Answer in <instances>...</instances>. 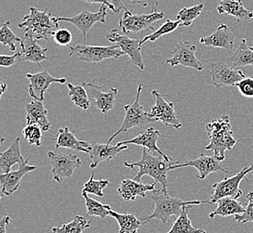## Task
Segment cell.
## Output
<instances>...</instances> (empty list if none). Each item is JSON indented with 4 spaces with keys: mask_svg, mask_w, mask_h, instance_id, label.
<instances>
[{
    "mask_svg": "<svg viewBox=\"0 0 253 233\" xmlns=\"http://www.w3.org/2000/svg\"><path fill=\"white\" fill-rule=\"evenodd\" d=\"M110 216L117 221L120 231L119 233H137L138 229L143 225L140 220L133 214H120L115 211H110Z\"/></svg>",
    "mask_w": 253,
    "mask_h": 233,
    "instance_id": "cell-29",
    "label": "cell"
},
{
    "mask_svg": "<svg viewBox=\"0 0 253 233\" xmlns=\"http://www.w3.org/2000/svg\"><path fill=\"white\" fill-rule=\"evenodd\" d=\"M246 198L248 200V204L245 206L244 214L234 215V221L238 222L240 224L253 223V192L248 193L246 195Z\"/></svg>",
    "mask_w": 253,
    "mask_h": 233,
    "instance_id": "cell-40",
    "label": "cell"
},
{
    "mask_svg": "<svg viewBox=\"0 0 253 233\" xmlns=\"http://www.w3.org/2000/svg\"><path fill=\"white\" fill-rule=\"evenodd\" d=\"M27 125H37L42 131H50L51 125L48 119V111L45 109L43 102L34 100L25 105Z\"/></svg>",
    "mask_w": 253,
    "mask_h": 233,
    "instance_id": "cell-22",
    "label": "cell"
},
{
    "mask_svg": "<svg viewBox=\"0 0 253 233\" xmlns=\"http://www.w3.org/2000/svg\"><path fill=\"white\" fill-rule=\"evenodd\" d=\"M126 55L118 45L112 46H91L80 44L70 48L68 56L78 58L87 63H97L107 58H119Z\"/></svg>",
    "mask_w": 253,
    "mask_h": 233,
    "instance_id": "cell-6",
    "label": "cell"
},
{
    "mask_svg": "<svg viewBox=\"0 0 253 233\" xmlns=\"http://www.w3.org/2000/svg\"><path fill=\"white\" fill-rule=\"evenodd\" d=\"M24 137L29 145L40 146L42 145V129L37 125H27L23 130Z\"/></svg>",
    "mask_w": 253,
    "mask_h": 233,
    "instance_id": "cell-39",
    "label": "cell"
},
{
    "mask_svg": "<svg viewBox=\"0 0 253 233\" xmlns=\"http://www.w3.org/2000/svg\"><path fill=\"white\" fill-rule=\"evenodd\" d=\"M11 218L9 216H4L0 221V233H6V225L9 224Z\"/></svg>",
    "mask_w": 253,
    "mask_h": 233,
    "instance_id": "cell-46",
    "label": "cell"
},
{
    "mask_svg": "<svg viewBox=\"0 0 253 233\" xmlns=\"http://www.w3.org/2000/svg\"><path fill=\"white\" fill-rule=\"evenodd\" d=\"M232 68L253 66V51L247 46V40L243 39L238 48L231 57Z\"/></svg>",
    "mask_w": 253,
    "mask_h": 233,
    "instance_id": "cell-31",
    "label": "cell"
},
{
    "mask_svg": "<svg viewBox=\"0 0 253 233\" xmlns=\"http://www.w3.org/2000/svg\"><path fill=\"white\" fill-rule=\"evenodd\" d=\"M20 46L22 48V55L24 54V57L20 58V61H29L40 66L42 61L49 59L46 56L48 49L41 47L34 37L30 35H25Z\"/></svg>",
    "mask_w": 253,
    "mask_h": 233,
    "instance_id": "cell-24",
    "label": "cell"
},
{
    "mask_svg": "<svg viewBox=\"0 0 253 233\" xmlns=\"http://www.w3.org/2000/svg\"><path fill=\"white\" fill-rule=\"evenodd\" d=\"M207 233V232H205V233Z\"/></svg>",
    "mask_w": 253,
    "mask_h": 233,
    "instance_id": "cell-50",
    "label": "cell"
},
{
    "mask_svg": "<svg viewBox=\"0 0 253 233\" xmlns=\"http://www.w3.org/2000/svg\"><path fill=\"white\" fill-rule=\"evenodd\" d=\"M218 206L210 214V219H214L215 216L228 217L230 215L244 214L245 206L237 199L233 197H223L217 201Z\"/></svg>",
    "mask_w": 253,
    "mask_h": 233,
    "instance_id": "cell-28",
    "label": "cell"
},
{
    "mask_svg": "<svg viewBox=\"0 0 253 233\" xmlns=\"http://www.w3.org/2000/svg\"><path fill=\"white\" fill-rule=\"evenodd\" d=\"M206 69L211 77L212 83L216 88L235 86L236 83L246 78L242 70H234V68L223 62L210 64Z\"/></svg>",
    "mask_w": 253,
    "mask_h": 233,
    "instance_id": "cell-13",
    "label": "cell"
},
{
    "mask_svg": "<svg viewBox=\"0 0 253 233\" xmlns=\"http://www.w3.org/2000/svg\"><path fill=\"white\" fill-rule=\"evenodd\" d=\"M235 86L244 97L253 98V78H244Z\"/></svg>",
    "mask_w": 253,
    "mask_h": 233,
    "instance_id": "cell-42",
    "label": "cell"
},
{
    "mask_svg": "<svg viewBox=\"0 0 253 233\" xmlns=\"http://www.w3.org/2000/svg\"><path fill=\"white\" fill-rule=\"evenodd\" d=\"M85 88L90 99L94 100V104L100 110L103 115L112 111L116 103V95L118 93L117 88H111L108 92L101 91L102 86L95 84V81L90 83H82Z\"/></svg>",
    "mask_w": 253,
    "mask_h": 233,
    "instance_id": "cell-17",
    "label": "cell"
},
{
    "mask_svg": "<svg viewBox=\"0 0 253 233\" xmlns=\"http://www.w3.org/2000/svg\"><path fill=\"white\" fill-rule=\"evenodd\" d=\"M217 12L220 15L234 16L237 22L253 18V13L246 9L242 0H221Z\"/></svg>",
    "mask_w": 253,
    "mask_h": 233,
    "instance_id": "cell-27",
    "label": "cell"
},
{
    "mask_svg": "<svg viewBox=\"0 0 253 233\" xmlns=\"http://www.w3.org/2000/svg\"><path fill=\"white\" fill-rule=\"evenodd\" d=\"M6 86H7V85H6L5 83H1V86H0V87H1V91H0V95H1V96H2V94L5 92V90H6Z\"/></svg>",
    "mask_w": 253,
    "mask_h": 233,
    "instance_id": "cell-48",
    "label": "cell"
},
{
    "mask_svg": "<svg viewBox=\"0 0 253 233\" xmlns=\"http://www.w3.org/2000/svg\"><path fill=\"white\" fill-rule=\"evenodd\" d=\"M110 2L112 3V5H113V7H114V13L115 14H119L122 9L126 10V7H125V5H123V3H122V0H110Z\"/></svg>",
    "mask_w": 253,
    "mask_h": 233,
    "instance_id": "cell-44",
    "label": "cell"
},
{
    "mask_svg": "<svg viewBox=\"0 0 253 233\" xmlns=\"http://www.w3.org/2000/svg\"><path fill=\"white\" fill-rule=\"evenodd\" d=\"M10 24L11 23L9 21H6L2 25L0 30V41L4 46H8L11 51H15L16 43H21L23 39L12 32V30L9 28Z\"/></svg>",
    "mask_w": 253,
    "mask_h": 233,
    "instance_id": "cell-37",
    "label": "cell"
},
{
    "mask_svg": "<svg viewBox=\"0 0 253 233\" xmlns=\"http://www.w3.org/2000/svg\"><path fill=\"white\" fill-rule=\"evenodd\" d=\"M88 4H102V5H106L110 9L114 11V7L112 5V3L109 0H82Z\"/></svg>",
    "mask_w": 253,
    "mask_h": 233,
    "instance_id": "cell-45",
    "label": "cell"
},
{
    "mask_svg": "<svg viewBox=\"0 0 253 233\" xmlns=\"http://www.w3.org/2000/svg\"><path fill=\"white\" fill-rule=\"evenodd\" d=\"M18 27L25 29V35H30L35 39H53V35L59 30V21L48 13V8L40 11L34 6L30 7V13L18 24Z\"/></svg>",
    "mask_w": 253,
    "mask_h": 233,
    "instance_id": "cell-4",
    "label": "cell"
},
{
    "mask_svg": "<svg viewBox=\"0 0 253 233\" xmlns=\"http://www.w3.org/2000/svg\"><path fill=\"white\" fill-rule=\"evenodd\" d=\"M53 39L59 46H68L73 39V34L68 29H59L54 34Z\"/></svg>",
    "mask_w": 253,
    "mask_h": 233,
    "instance_id": "cell-41",
    "label": "cell"
},
{
    "mask_svg": "<svg viewBox=\"0 0 253 233\" xmlns=\"http://www.w3.org/2000/svg\"><path fill=\"white\" fill-rule=\"evenodd\" d=\"M127 146H111L110 144H100L97 142H93L91 144V150L89 152V157L91 160L90 168L95 169L102 161H110L122 153L126 150Z\"/></svg>",
    "mask_w": 253,
    "mask_h": 233,
    "instance_id": "cell-19",
    "label": "cell"
},
{
    "mask_svg": "<svg viewBox=\"0 0 253 233\" xmlns=\"http://www.w3.org/2000/svg\"><path fill=\"white\" fill-rule=\"evenodd\" d=\"M203 7H204V4H199L191 7H183L182 9L179 11L178 15L176 16V19L180 21V26L189 27L192 25L193 21L200 16Z\"/></svg>",
    "mask_w": 253,
    "mask_h": 233,
    "instance_id": "cell-36",
    "label": "cell"
},
{
    "mask_svg": "<svg viewBox=\"0 0 253 233\" xmlns=\"http://www.w3.org/2000/svg\"><path fill=\"white\" fill-rule=\"evenodd\" d=\"M82 195L85 201L88 216L105 219L108 215H110V211L112 209L109 204H102L97 200L91 198L87 193L82 192Z\"/></svg>",
    "mask_w": 253,
    "mask_h": 233,
    "instance_id": "cell-34",
    "label": "cell"
},
{
    "mask_svg": "<svg viewBox=\"0 0 253 233\" xmlns=\"http://www.w3.org/2000/svg\"><path fill=\"white\" fill-rule=\"evenodd\" d=\"M197 46L189 41H181L175 45L174 49L170 53V58L166 61L171 67L180 65L185 68H194L198 71L204 69V65L196 57Z\"/></svg>",
    "mask_w": 253,
    "mask_h": 233,
    "instance_id": "cell-12",
    "label": "cell"
},
{
    "mask_svg": "<svg viewBox=\"0 0 253 233\" xmlns=\"http://www.w3.org/2000/svg\"><path fill=\"white\" fill-rule=\"evenodd\" d=\"M157 2L154 4L150 14L134 15L131 11L125 10L120 20V29L124 34H128L129 33L136 34L138 32H143L146 28H151L152 24L163 19L166 15L164 12H157Z\"/></svg>",
    "mask_w": 253,
    "mask_h": 233,
    "instance_id": "cell-7",
    "label": "cell"
},
{
    "mask_svg": "<svg viewBox=\"0 0 253 233\" xmlns=\"http://www.w3.org/2000/svg\"><path fill=\"white\" fill-rule=\"evenodd\" d=\"M249 48H250V49H251V50H253V47H249Z\"/></svg>",
    "mask_w": 253,
    "mask_h": 233,
    "instance_id": "cell-49",
    "label": "cell"
},
{
    "mask_svg": "<svg viewBox=\"0 0 253 233\" xmlns=\"http://www.w3.org/2000/svg\"><path fill=\"white\" fill-rule=\"evenodd\" d=\"M175 163L174 161H168L163 156L155 155L150 154L148 150L143 147L142 156L140 160L129 163L127 161L124 162V166L128 169L138 168L139 170L134 177L133 180L137 182H141L143 176L147 175L153 178L156 183H160L163 187V191L168 193L167 188L169 186L167 174L169 171V168L171 164Z\"/></svg>",
    "mask_w": 253,
    "mask_h": 233,
    "instance_id": "cell-1",
    "label": "cell"
},
{
    "mask_svg": "<svg viewBox=\"0 0 253 233\" xmlns=\"http://www.w3.org/2000/svg\"><path fill=\"white\" fill-rule=\"evenodd\" d=\"M109 8L106 5H102L99 8V11L96 13L89 12L87 10H84L80 14L72 16V17H57L58 21L68 22L75 25L82 34H83L84 43H85L86 35L88 32L91 30L93 25L98 22L105 24L106 23V15H107V9Z\"/></svg>",
    "mask_w": 253,
    "mask_h": 233,
    "instance_id": "cell-14",
    "label": "cell"
},
{
    "mask_svg": "<svg viewBox=\"0 0 253 233\" xmlns=\"http://www.w3.org/2000/svg\"><path fill=\"white\" fill-rule=\"evenodd\" d=\"M132 4H137L146 7L148 5V0H130Z\"/></svg>",
    "mask_w": 253,
    "mask_h": 233,
    "instance_id": "cell-47",
    "label": "cell"
},
{
    "mask_svg": "<svg viewBox=\"0 0 253 233\" xmlns=\"http://www.w3.org/2000/svg\"><path fill=\"white\" fill-rule=\"evenodd\" d=\"M179 26H180V22L179 20H176V21H171L170 19L166 20V23L160 26L158 29L155 30L151 34L146 35L140 39V47L148 40L156 41V39H159L162 36L174 32Z\"/></svg>",
    "mask_w": 253,
    "mask_h": 233,
    "instance_id": "cell-35",
    "label": "cell"
},
{
    "mask_svg": "<svg viewBox=\"0 0 253 233\" xmlns=\"http://www.w3.org/2000/svg\"><path fill=\"white\" fill-rule=\"evenodd\" d=\"M145 85L140 83L137 87L136 91V99L132 104H128L124 107L125 110V116L122 122V126L112 135L109 140L108 144H111L119 135L122 133L130 130L134 127H143L149 123H154L156 120L148 116V113L144 111V108L140 104L139 98L141 94L142 90Z\"/></svg>",
    "mask_w": 253,
    "mask_h": 233,
    "instance_id": "cell-5",
    "label": "cell"
},
{
    "mask_svg": "<svg viewBox=\"0 0 253 233\" xmlns=\"http://www.w3.org/2000/svg\"><path fill=\"white\" fill-rule=\"evenodd\" d=\"M20 140L21 138L17 137L12 145L0 155V170L1 174H5L11 171V168L18 163L22 164L25 160L21 154L20 150Z\"/></svg>",
    "mask_w": 253,
    "mask_h": 233,
    "instance_id": "cell-26",
    "label": "cell"
},
{
    "mask_svg": "<svg viewBox=\"0 0 253 233\" xmlns=\"http://www.w3.org/2000/svg\"><path fill=\"white\" fill-rule=\"evenodd\" d=\"M20 57H22V52H16L12 56L1 55L0 56V66L5 67V68L12 67L15 65L16 58H20Z\"/></svg>",
    "mask_w": 253,
    "mask_h": 233,
    "instance_id": "cell-43",
    "label": "cell"
},
{
    "mask_svg": "<svg viewBox=\"0 0 253 233\" xmlns=\"http://www.w3.org/2000/svg\"><path fill=\"white\" fill-rule=\"evenodd\" d=\"M183 167H194L195 169H197L200 172V175L198 176L199 180H205L209 175L217 171L224 172L226 176L229 173L228 170L224 169L221 164V161L217 160L214 156L206 155L204 154H201L200 157L196 160H189L184 163L175 162L170 166L169 170H176Z\"/></svg>",
    "mask_w": 253,
    "mask_h": 233,
    "instance_id": "cell-15",
    "label": "cell"
},
{
    "mask_svg": "<svg viewBox=\"0 0 253 233\" xmlns=\"http://www.w3.org/2000/svg\"><path fill=\"white\" fill-rule=\"evenodd\" d=\"M64 147L70 150L83 152L89 154L91 150V145L87 142L78 140L73 132L70 131L69 127L65 126L59 128L56 137V149Z\"/></svg>",
    "mask_w": 253,
    "mask_h": 233,
    "instance_id": "cell-25",
    "label": "cell"
},
{
    "mask_svg": "<svg viewBox=\"0 0 253 233\" xmlns=\"http://www.w3.org/2000/svg\"><path fill=\"white\" fill-rule=\"evenodd\" d=\"M152 94L156 100V103L152 107L150 112H148V116L154 118L156 122H163L167 126L180 129L182 125L176 116L174 103L166 101L158 90H154Z\"/></svg>",
    "mask_w": 253,
    "mask_h": 233,
    "instance_id": "cell-11",
    "label": "cell"
},
{
    "mask_svg": "<svg viewBox=\"0 0 253 233\" xmlns=\"http://www.w3.org/2000/svg\"><path fill=\"white\" fill-rule=\"evenodd\" d=\"M206 130L209 135L210 144L205 149L212 151L214 157L223 161L225 159V152L232 150L236 144L230 116L223 115L219 118L212 119L207 124Z\"/></svg>",
    "mask_w": 253,
    "mask_h": 233,
    "instance_id": "cell-2",
    "label": "cell"
},
{
    "mask_svg": "<svg viewBox=\"0 0 253 233\" xmlns=\"http://www.w3.org/2000/svg\"><path fill=\"white\" fill-rule=\"evenodd\" d=\"M250 173L253 174V164H251L249 167H244L239 173L231 178L226 176L222 181L214 183L212 186L214 189V193L210 200V204L217 203L218 200L227 196L238 199L244 194L239 188L240 183L244 179L247 178V175Z\"/></svg>",
    "mask_w": 253,
    "mask_h": 233,
    "instance_id": "cell-8",
    "label": "cell"
},
{
    "mask_svg": "<svg viewBox=\"0 0 253 233\" xmlns=\"http://www.w3.org/2000/svg\"><path fill=\"white\" fill-rule=\"evenodd\" d=\"M151 198L155 203L154 212L150 215L142 220L143 224L149 223L153 219L159 220L163 224L170 223L171 217L179 216L182 208L186 205H199L201 204H210V200H194V201H183L180 198L170 196L168 193L163 190L152 191Z\"/></svg>",
    "mask_w": 253,
    "mask_h": 233,
    "instance_id": "cell-3",
    "label": "cell"
},
{
    "mask_svg": "<svg viewBox=\"0 0 253 233\" xmlns=\"http://www.w3.org/2000/svg\"><path fill=\"white\" fill-rule=\"evenodd\" d=\"M68 95L71 99V102L77 107L87 111L90 107V100L85 88L82 84L68 83Z\"/></svg>",
    "mask_w": 253,
    "mask_h": 233,
    "instance_id": "cell-32",
    "label": "cell"
},
{
    "mask_svg": "<svg viewBox=\"0 0 253 233\" xmlns=\"http://www.w3.org/2000/svg\"><path fill=\"white\" fill-rule=\"evenodd\" d=\"M48 156L53 180L59 183L65 179L71 178L75 170L79 168L82 163L78 155L70 153H56L49 151Z\"/></svg>",
    "mask_w": 253,
    "mask_h": 233,
    "instance_id": "cell-9",
    "label": "cell"
},
{
    "mask_svg": "<svg viewBox=\"0 0 253 233\" xmlns=\"http://www.w3.org/2000/svg\"><path fill=\"white\" fill-rule=\"evenodd\" d=\"M156 185V181L152 184H143L135 180L126 179L121 182L117 191L123 199L126 201H134L136 196L145 197L146 192L155 191Z\"/></svg>",
    "mask_w": 253,
    "mask_h": 233,
    "instance_id": "cell-23",
    "label": "cell"
},
{
    "mask_svg": "<svg viewBox=\"0 0 253 233\" xmlns=\"http://www.w3.org/2000/svg\"><path fill=\"white\" fill-rule=\"evenodd\" d=\"M29 159H26L25 162L20 164L19 169L10 171L0 176V184H1V196H10L20 188L21 180L25 175L33 170H36V167L28 164Z\"/></svg>",
    "mask_w": 253,
    "mask_h": 233,
    "instance_id": "cell-18",
    "label": "cell"
},
{
    "mask_svg": "<svg viewBox=\"0 0 253 233\" xmlns=\"http://www.w3.org/2000/svg\"><path fill=\"white\" fill-rule=\"evenodd\" d=\"M26 78H28L30 82L28 88L30 96L34 100L41 102H43L44 93L51 83H65L67 82L66 78H54L47 70L36 74L28 73L26 75Z\"/></svg>",
    "mask_w": 253,
    "mask_h": 233,
    "instance_id": "cell-16",
    "label": "cell"
},
{
    "mask_svg": "<svg viewBox=\"0 0 253 233\" xmlns=\"http://www.w3.org/2000/svg\"><path fill=\"white\" fill-rule=\"evenodd\" d=\"M160 136H162L160 131L158 129H156L155 127H149V128L146 129V131L143 132L137 136H135L134 138H132L130 140L119 142L117 145L123 146V145L133 144V145H136V146H143V147L146 148L147 150L151 151V152H154V153H156V154L160 155L161 156H163L166 160L173 161L170 156L167 155L166 153H164L157 146V141H158Z\"/></svg>",
    "mask_w": 253,
    "mask_h": 233,
    "instance_id": "cell-20",
    "label": "cell"
},
{
    "mask_svg": "<svg viewBox=\"0 0 253 233\" xmlns=\"http://www.w3.org/2000/svg\"><path fill=\"white\" fill-rule=\"evenodd\" d=\"M106 39L112 43H116L120 49L129 57L132 63L142 70L145 69V62L142 58L140 39L131 38L128 34H124L120 28L112 30L111 33L106 35Z\"/></svg>",
    "mask_w": 253,
    "mask_h": 233,
    "instance_id": "cell-10",
    "label": "cell"
},
{
    "mask_svg": "<svg viewBox=\"0 0 253 233\" xmlns=\"http://www.w3.org/2000/svg\"><path fill=\"white\" fill-rule=\"evenodd\" d=\"M191 205H186L182 208L181 214L176 219L170 231L167 233H204V230L195 228L189 218Z\"/></svg>",
    "mask_w": 253,
    "mask_h": 233,
    "instance_id": "cell-30",
    "label": "cell"
},
{
    "mask_svg": "<svg viewBox=\"0 0 253 233\" xmlns=\"http://www.w3.org/2000/svg\"><path fill=\"white\" fill-rule=\"evenodd\" d=\"M110 185V181L107 180H94V173H92L90 179L84 185L83 192L87 194H93L97 195L99 197H102L103 190Z\"/></svg>",
    "mask_w": 253,
    "mask_h": 233,
    "instance_id": "cell-38",
    "label": "cell"
},
{
    "mask_svg": "<svg viewBox=\"0 0 253 233\" xmlns=\"http://www.w3.org/2000/svg\"><path fill=\"white\" fill-rule=\"evenodd\" d=\"M234 39L235 36L230 31L228 26L222 24L210 36L200 38V42L206 47L221 48L226 50H231L234 48Z\"/></svg>",
    "mask_w": 253,
    "mask_h": 233,
    "instance_id": "cell-21",
    "label": "cell"
},
{
    "mask_svg": "<svg viewBox=\"0 0 253 233\" xmlns=\"http://www.w3.org/2000/svg\"><path fill=\"white\" fill-rule=\"evenodd\" d=\"M90 221H87L85 217L81 216V215H76L73 221L69 224H59L57 227H53L51 230L52 233H82L85 229L89 228L91 223Z\"/></svg>",
    "mask_w": 253,
    "mask_h": 233,
    "instance_id": "cell-33",
    "label": "cell"
}]
</instances>
